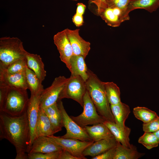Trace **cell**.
<instances>
[{
    "instance_id": "obj_17",
    "label": "cell",
    "mask_w": 159,
    "mask_h": 159,
    "mask_svg": "<svg viewBox=\"0 0 159 159\" xmlns=\"http://www.w3.org/2000/svg\"><path fill=\"white\" fill-rule=\"evenodd\" d=\"M103 123L111 132L117 141L126 147L130 148L131 147L129 138L131 129L129 127H127L123 128L115 122L106 120Z\"/></svg>"
},
{
    "instance_id": "obj_21",
    "label": "cell",
    "mask_w": 159,
    "mask_h": 159,
    "mask_svg": "<svg viewBox=\"0 0 159 159\" xmlns=\"http://www.w3.org/2000/svg\"><path fill=\"white\" fill-rule=\"evenodd\" d=\"M85 58L81 55H73L70 59L71 75L80 76L85 82L89 77Z\"/></svg>"
},
{
    "instance_id": "obj_34",
    "label": "cell",
    "mask_w": 159,
    "mask_h": 159,
    "mask_svg": "<svg viewBox=\"0 0 159 159\" xmlns=\"http://www.w3.org/2000/svg\"><path fill=\"white\" fill-rule=\"evenodd\" d=\"M116 147L112 148L97 156L92 157V159H114L115 154Z\"/></svg>"
},
{
    "instance_id": "obj_38",
    "label": "cell",
    "mask_w": 159,
    "mask_h": 159,
    "mask_svg": "<svg viewBox=\"0 0 159 159\" xmlns=\"http://www.w3.org/2000/svg\"><path fill=\"white\" fill-rule=\"evenodd\" d=\"M59 159H78L68 151L63 149L59 155Z\"/></svg>"
},
{
    "instance_id": "obj_6",
    "label": "cell",
    "mask_w": 159,
    "mask_h": 159,
    "mask_svg": "<svg viewBox=\"0 0 159 159\" xmlns=\"http://www.w3.org/2000/svg\"><path fill=\"white\" fill-rule=\"evenodd\" d=\"M57 104L61 114L63 126L67 131L66 133L61 137L65 138L75 139L82 141L93 140L85 128L79 126L68 115L61 100L58 101Z\"/></svg>"
},
{
    "instance_id": "obj_39",
    "label": "cell",
    "mask_w": 159,
    "mask_h": 159,
    "mask_svg": "<svg viewBox=\"0 0 159 159\" xmlns=\"http://www.w3.org/2000/svg\"><path fill=\"white\" fill-rule=\"evenodd\" d=\"M76 14L83 15L84 14L86 8V5L82 3H78L77 4Z\"/></svg>"
},
{
    "instance_id": "obj_1",
    "label": "cell",
    "mask_w": 159,
    "mask_h": 159,
    "mask_svg": "<svg viewBox=\"0 0 159 159\" xmlns=\"http://www.w3.org/2000/svg\"><path fill=\"white\" fill-rule=\"evenodd\" d=\"M0 138L7 140L15 147L16 159H28L29 129L26 112L18 116L0 112Z\"/></svg>"
},
{
    "instance_id": "obj_18",
    "label": "cell",
    "mask_w": 159,
    "mask_h": 159,
    "mask_svg": "<svg viewBox=\"0 0 159 159\" xmlns=\"http://www.w3.org/2000/svg\"><path fill=\"white\" fill-rule=\"evenodd\" d=\"M27 66L32 70L42 82L46 76L44 64L40 56L27 52L26 56Z\"/></svg>"
},
{
    "instance_id": "obj_26",
    "label": "cell",
    "mask_w": 159,
    "mask_h": 159,
    "mask_svg": "<svg viewBox=\"0 0 159 159\" xmlns=\"http://www.w3.org/2000/svg\"><path fill=\"white\" fill-rule=\"evenodd\" d=\"M159 7V0H132L127 9L130 12L136 9H144L151 13L156 11Z\"/></svg>"
},
{
    "instance_id": "obj_37",
    "label": "cell",
    "mask_w": 159,
    "mask_h": 159,
    "mask_svg": "<svg viewBox=\"0 0 159 159\" xmlns=\"http://www.w3.org/2000/svg\"><path fill=\"white\" fill-rule=\"evenodd\" d=\"M72 21L77 27L81 26L84 23L83 16L75 13L72 17Z\"/></svg>"
},
{
    "instance_id": "obj_5",
    "label": "cell",
    "mask_w": 159,
    "mask_h": 159,
    "mask_svg": "<svg viewBox=\"0 0 159 159\" xmlns=\"http://www.w3.org/2000/svg\"><path fill=\"white\" fill-rule=\"evenodd\" d=\"M83 110L80 115L70 117L79 126L84 127L88 125L103 123L105 121L97 112L96 107L87 90L83 98Z\"/></svg>"
},
{
    "instance_id": "obj_19",
    "label": "cell",
    "mask_w": 159,
    "mask_h": 159,
    "mask_svg": "<svg viewBox=\"0 0 159 159\" xmlns=\"http://www.w3.org/2000/svg\"><path fill=\"white\" fill-rule=\"evenodd\" d=\"M84 128L94 142L115 138L109 128L103 123H98L92 126H86Z\"/></svg>"
},
{
    "instance_id": "obj_24",
    "label": "cell",
    "mask_w": 159,
    "mask_h": 159,
    "mask_svg": "<svg viewBox=\"0 0 159 159\" xmlns=\"http://www.w3.org/2000/svg\"><path fill=\"white\" fill-rule=\"evenodd\" d=\"M145 155L138 152L136 147L131 144L130 148L126 147L117 141L114 159H138Z\"/></svg>"
},
{
    "instance_id": "obj_15",
    "label": "cell",
    "mask_w": 159,
    "mask_h": 159,
    "mask_svg": "<svg viewBox=\"0 0 159 159\" xmlns=\"http://www.w3.org/2000/svg\"><path fill=\"white\" fill-rule=\"evenodd\" d=\"M0 85L27 90L26 71L13 74L0 72Z\"/></svg>"
},
{
    "instance_id": "obj_13",
    "label": "cell",
    "mask_w": 159,
    "mask_h": 159,
    "mask_svg": "<svg viewBox=\"0 0 159 159\" xmlns=\"http://www.w3.org/2000/svg\"><path fill=\"white\" fill-rule=\"evenodd\" d=\"M68 37L71 44L73 55H81L85 58L90 49V43L80 35L79 29L72 30L66 29Z\"/></svg>"
},
{
    "instance_id": "obj_9",
    "label": "cell",
    "mask_w": 159,
    "mask_h": 159,
    "mask_svg": "<svg viewBox=\"0 0 159 159\" xmlns=\"http://www.w3.org/2000/svg\"><path fill=\"white\" fill-rule=\"evenodd\" d=\"M52 140L60 146L63 149L65 150L78 159H86L83 152L88 146L93 143V140L82 141L73 138H65L54 135L48 136Z\"/></svg>"
},
{
    "instance_id": "obj_42",
    "label": "cell",
    "mask_w": 159,
    "mask_h": 159,
    "mask_svg": "<svg viewBox=\"0 0 159 159\" xmlns=\"http://www.w3.org/2000/svg\"><path fill=\"white\" fill-rule=\"evenodd\" d=\"M107 0H106V1Z\"/></svg>"
},
{
    "instance_id": "obj_7",
    "label": "cell",
    "mask_w": 159,
    "mask_h": 159,
    "mask_svg": "<svg viewBox=\"0 0 159 159\" xmlns=\"http://www.w3.org/2000/svg\"><path fill=\"white\" fill-rule=\"evenodd\" d=\"M86 90L85 82L81 77L71 75L61 93L59 100L64 98L71 99L83 107V98Z\"/></svg>"
},
{
    "instance_id": "obj_25",
    "label": "cell",
    "mask_w": 159,
    "mask_h": 159,
    "mask_svg": "<svg viewBox=\"0 0 159 159\" xmlns=\"http://www.w3.org/2000/svg\"><path fill=\"white\" fill-rule=\"evenodd\" d=\"M26 83L31 95H40L44 89L42 82L31 69L26 67Z\"/></svg>"
},
{
    "instance_id": "obj_2",
    "label": "cell",
    "mask_w": 159,
    "mask_h": 159,
    "mask_svg": "<svg viewBox=\"0 0 159 159\" xmlns=\"http://www.w3.org/2000/svg\"><path fill=\"white\" fill-rule=\"evenodd\" d=\"M88 74L85 81L86 89L98 113L105 120L115 122L103 82L89 69Z\"/></svg>"
},
{
    "instance_id": "obj_35",
    "label": "cell",
    "mask_w": 159,
    "mask_h": 159,
    "mask_svg": "<svg viewBox=\"0 0 159 159\" xmlns=\"http://www.w3.org/2000/svg\"><path fill=\"white\" fill-rule=\"evenodd\" d=\"M90 2L96 6V11L98 15L108 7L106 0H90Z\"/></svg>"
},
{
    "instance_id": "obj_12",
    "label": "cell",
    "mask_w": 159,
    "mask_h": 159,
    "mask_svg": "<svg viewBox=\"0 0 159 159\" xmlns=\"http://www.w3.org/2000/svg\"><path fill=\"white\" fill-rule=\"evenodd\" d=\"M129 13L127 9H122L117 7L108 6L98 15L108 25L117 27L122 22L130 19Z\"/></svg>"
},
{
    "instance_id": "obj_36",
    "label": "cell",
    "mask_w": 159,
    "mask_h": 159,
    "mask_svg": "<svg viewBox=\"0 0 159 159\" xmlns=\"http://www.w3.org/2000/svg\"><path fill=\"white\" fill-rule=\"evenodd\" d=\"M8 87L0 85V112L2 108L6 96Z\"/></svg>"
},
{
    "instance_id": "obj_22",
    "label": "cell",
    "mask_w": 159,
    "mask_h": 159,
    "mask_svg": "<svg viewBox=\"0 0 159 159\" xmlns=\"http://www.w3.org/2000/svg\"><path fill=\"white\" fill-rule=\"evenodd\" d=\"M115 123L121 127L126 128L125 122L130 112L129 106L121 102L115 105H110Z\"/></svg>"
},
{
    "instance_id": "obj_32",
    "label": "cell",
    "mask_w": 159,
    "mask_h": 159,
    "mask_svg": "<svg viewBox=\"0 0 159 159\" xmlns=\"http://www.w3.org/2000/svg\"><path fill=\"white\" fill-rule=\"evenodd\" d=\"M132 0H107L108 6L117 7L122 9H127L128 6Z\"/></svg>"
},
{
    "instance_id": "obj_11",
    "label": "cell",
    "mask_w": 159,
    "mask_h": 159,
    "mask_svg": "<svg viewBox=\"0 0 159 159\" xmlns=\"http://www.w3.org/2000/svg\"><path fill=\"white\" fill-rule=\"evenodd\" d=\"M40 95H31L26 111L29 129V141L28 150L36 138V130L39 110Z\"/></svg>"
},
{
    "instance_id": "obj_8",
    "label": "cell",
    "mask_w": 159,
    "mask_h": 159,
    "mask_svg": "<svg viewBox=\"0 0 159 159\" xmlns=\"http://www.w3.org/2000/svg\"><path fill=\"white\" fill-rule=\"evenodd\" d=\"M68 80L64 76H59L54 79L49 87L44 89L39 97V109H44L57 102Z\"/></svg>"
},
{
    "instance_id": "obj_14",
    "label": "cell",
    "mask_w": 159,
    "mask_h": 159,
    "mask_svg": "<svg viewBox=\"0 0 159 159\" xmlns=\"http://www.w3.org/2000/svg\"><path fill=\"white\" fill-rule=\"evenodd\" d=\"M62 148L48 136H40L34 141L28 153H49L61 150Z\"/></svg>"
},
{
    "instance_id": "obj_3",
    "label": "cell",
    "mask_w": 159,
    "mask_h": 159,
    "mask_svg": "<svg viewBox=\"0 0 159 159\" xmlns=\"http://www.w3.org/2000/svg\"><path fill=\"white\" fill-rule=\"evenodd\" d=\"M27 52L23 42L16 37H4L0 38V70L13 62L25 57Z\"/></svg>"
},
{
    "instance_id": "obj_31",
    "label": "cell",
    "mask_w": 159,
    "mask_h": 159,
    "mask_svg": "<svg viewBox=\"0 0 159 159\" xmlns=\"http://www.w3.org/2000/svg\"><path fill=\"white\" fill-rule=\"evenodd\" d=\"M61 150L49 153H28V158L29 159H59Z\"/></svg>"
},
{
    "instance_id": "obj_20",
    "label": "cell",
    "mask_w": 159,
    "mask_h": 159,
    "mask_svg": "<svg viewBox=\"0 0 159 159\" xmlns=\"http://www.w3.org/2000/svg\"><path fill=\"white\" fill-rule=\"evenodd\" d=\"M54 134L52 125L48 117L42 109H39L36 130V138L42 136H51Z\"/></svg>"
},
{
    "instance_id": "obj_10",
    "label": "cell",
    "mask_w": 159,
    "mask_h": 159,
    "mask_svg": "<svg viewBox=\"0 0 159 159\" xmlns=\"http://www.w3.org/2000/svg\"><path fill=\"white\" fill-rule=\"evenodd\" d=\"M53 40L59 53L61 61L65 64L70 71V59L73 55V52L66 29L55 34L53 37Z\"/></svg>"
},
{
    "instance_id": "obj_27",
    "label": "cell",
    "mask_w": 159,
    "mask_h": 159,
    "mask_svg": "<svg viewBox=\"0 0 159 159\" xmlns=\"http://www.w3.org/2000/svg\"><path fill=\"white\" fill-rule=\"evenodd\" d=\"M103 82L110 105H115L120 103V90L117 85L113 82Z\"/></svg>"
},
{
    "instance_id": "obj_28",
    "label": "cell",
    "mask_w": 159,
    "mask_h": 159,
    "mask_svg": "<svg viewBox=\"0 0 159 159\" xmlns=\"http://www.w3.org/2000/svg\"><path fill=\"white\" fill-rule=\"evenodd\" d=\"M133 112L135 117L144 124L148 123L159 117L155 112L145 107H135L133 108Z\"/></svg>"
},
{
    "instance_id": "obj_33",
    "label": "cell",
    "mask_w": 159,
    "mask_h": 159,
    "mask_svg": "<svg viewBox=\"0 0 159 159\" xmlns=\"http://www.w3.org/2000/svg\"><path fill=\"white\" fill-rule=\"evenodd\" d=\"M145 132H154L159 130V116L149 122L143 125Z\"/></svg>"
},
{
    "instance_id": "obj_16",
    "label": "cell",
    "mask_w": 159,
    "mask_h": 159,
    "mask_svg": "<svg viewBox=\"0 0 159 159\" xmlns=\"http://www.w3.org/2000/svg\"><path fill=\"white\" fill-rule=\"evenodd\" d=\"M117 143V141L115 138L94 142L84 150L83 154L85 156H89L94 157L116 147Z\"/></svg>"
},
{
    "instance_id": "obj_23",
    "label": "cell",
    "mask_w": 159,
    "mask_h": 159,
    "mask_svg": "<svg viewBox=\"0 0 159 159\" xmlns=\"http://www.w3.org/2000/svg\"><path fill=\"white\" fill-rule=\"evenodd\" d=\"M42 109L48 117L54 133L60 131L63 126L61 114L57 102Z\"/></svg>"
},
{
    "instance_id": "obj_4",
    "label": "cell",
    "mask_w": 159,
    "mask_h": 159,
    "mask_svg": "<svg viewBox=\"0 0 159 159\" xmlns=\"http://www.w3.org/2000/svg\"><path fill=\"white\" fill-rule=\"evenodd\" d=\"M26 90L8 87L1 112L12 116H19L26 112L29 99Z\"/></svg>"
},
{
    "instance_id": "obj_40",
    "label": "cell",
    "mask_w": 159,
    "mask_h": 159,
    "mask_svg": "<svg viewBox=\"0 0 159 159\" xmlns=\"http://www.w3.org/2000/svg\"><path fill=\"white\" fill-rule=\"evenodd\" d=\"M159 142V130L154 132Z\"/></svg>"
},
{
    "instance_id": "obj_30",
    "label": "cell",
    "mask_w": 159,
    "mask_h": 159,
    "mask_svg": "<svg viewBox=\"0 0 159 159\" xmlns=\"http://www.w3.org/2000/svg\"><path fill=\"white\" fill-rule=\"evenodd\" d=\"M138 142L148 149L157 147L159 142L154 132H145L139 138Z\"/></svg>"
},
{
    "instance_id": "obj_41",
    "label": "cell",
    "mask_w": 159,
    "mask_h": 159,
    "mask_svg": "<svg viewBox=\"0 0 159 159\" xmlns=\"http://www.w3.org/2000/svg\"><path fill=\"white\" fill-rule=\"evenodd\" d=\"M72 0V1H77L78 0Z\"/></svg>"
},
{
    "instance_id": "obj_29",
    "label": "cell",
    "mask_w": 159,
    "mask_h": 159,
    "mask_svg": "<svg viewBox=\"0 0 159 159\" xmlns=\"http://www.w3.org/2000/svg\"><path fill=\"white\" fill-rule=\"evenodd\" d=\"M26 57L11 63L0 72L13 74L25 71L27 67Z\"/></svg>"
}]
</instances>
